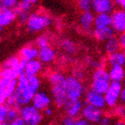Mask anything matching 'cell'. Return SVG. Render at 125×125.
Segmentation results:
<instances>
[{
	"label": "cell",
	"mask_w": 125,
	"mask_h": 125,
	"mask_svg": "<svg viewBox=\"0 0 125 125\" xmlns=\"http://www.w3.org/2000/svg\"><path fill=\"white\" fill-rule=\"evenodd\" d=\"M40 87L41 80L39 76L28 75L23 73L19 76L18 85L14 93L7 99L5 104L20 110L24 105L31 104L34 95L40 90Z\"/></svg>",
	"instance_id": "1"
},
{
	"label": "cell",
	"mask_w": 125,
	"mask_h": 125,
	"mask_svg": "<svg viewBox=\"0 0 125 125\" xmlns=\"http://www.w3.org/2000/svg\"><path fill=\"white\" fill-rule=\"evenodd\" d=\"M112 83V80L109 75L108 70L104 67H99L95 69L91 75L90 81V89L97 93L103 94L107 91L110 85Z\"/></svg>",
	"instance_id": "2"
},
{
	"label": "cell",
	"mask_w": 125,
	"mask_h": 125,
	"mask_svg": "<svg viewBox=\"0 0 125 125\" xmlns=\"http://www.w3.org/2000/svg\"><path fill=\"white\" fill-rule=\"evenodd\" d=\"M52 18L51 16L45 13L34 12L31 13L26 25L27 31L30 33H38L44 31L52 24Z\"/></svg>",
	"instance_id": "3"
},
{
	"label": "cell",
	"mask_w": 125,
	"mask_h": 125,
	"mask_svg": "<svg viewBox=\"0 0 125 125\" xmlns=\"http://www.w3.org/2000/svg\"><path fill=\"white\" fill-rule=\"evenodd\" d=\"M65 89H66L68 99H73V100L81 99L87 92L81 81L75 78L73 75L66 77Z\"/></svg>",
	"instance_id": "4"
},
{
	"label": "cell",
	"mask_w": 125,
	"mask_h": 125,
	"mask_svg": "<svg viewBox=\"0 0 125 125\" xmlns=\"http://www.w3.org/2000/svg\"><path fill=\"white\" fill-rule=\"evenodd\" d=\"M43 115L40 110L37 109L31 104L24 105L20 109V116L26 125H40L43 121Z\"/></svg>",
	"instance_id": "5"
},
{
	"label": "cell",
	"mask_w": 125,
	"mask_h": 125,
	"mask_svg": "<svg viewBox=\"0 0 125 125\" xmlns=\"http://www.w3.org/2000/svg\"><path fill=\"white\" fill-rule=\"evenodd\" d=\"M123 84L119 81H112L109 89L104 93V98L106 102V106L109 108H114L121 101V96L123 92Z\"/></svg>",
	"instance_id": "6"
},
{
	"label": "cell",
	"mask_w": 125,
	"mask_h": 125,
	"mask_svg": "<svg viewBox=\"0 0 125 125\" xmlns=\"http://www.w3.org/2000/svg\"><path fill=\"white\" fill-rule=\"evenodd\" d=\"M50 86V95L52 96L54 104L58 108H62L65 103L68 101V96L65 89V82L52 84Z\"/></svg>",
	"instance_id": "7"
},
{
	"label": "cell",
	"mask_w": 125,
	"mask_h": 125,
	"mask_svg": "<svg viewBox=\"0 0 125 125\" xmlns=\"http://www.w3.org/2000/svg\"><path fill=\"white\" fill-rule=\"evenodd\" d=\"M17 85L18 79H0V104H5L7 99L14 93Z\"/></svg>",
	"instance_id": "8"
},
{
	"label": "cell",
	"mask_w": 125,
	"mask_h": 125,
	"mask_svg": "<svg viewBox=\"0 0 125 125\" xmlns=\"http://www.w3.org/2000/svg\"><path fill=\"white\" fill-rule=\"evenodd\" d=\"M104 116L103 109L97 108L89 104H86L84 105L81 113V117L93 124H99Z\"/></svg>",
	"instance_id": "9"
},
{
	"label": "cell",
	"mask_w": 125,
	"mask_h": 125,
	"mask_svg": "<svg viewBox=\"0 0 125 125\" xmlns=\"http://www.w3.org/2000/svg\"><path fill=\"white\" fill-rule=\"evenodd\" d=\"M84 105L85 104L81 101V99H76V100L68 99V101L65 103L62 109H63V113L66 116L76 119L80 115H81Z\"/></svg>",
	"instance_id": "10"
},
{
	"label": "cell",
	"mask_w": 125,
	"mask_h": 125,
	"mask_svg": "<svg viewBox=\"0 0 125 125\" xmlns=\"http://www.w3.org/2000/svg\"><path fill=\"white\" fill-rule=\"evenodd\" d=\"M52 101L53 99L51 95H49L44 90H39L34 95L32 101H31V104L36 107L37 109L43 112L46 108L50 106Z\"/></svg>",
	"instance_id": "11"
},
{
	"label": "cell",
	"mask_w": 125,
	"mask_h": 125,
	"mask_svg": "<svg viewBox=\"0 0 125 125\" xmlns=\"http://www.w3.org/2000/svg\"><path fill=\"white\" fill-rule=\"evenodd\" d=\"M85 102H86V104H91V105H94V106L103 110L106 107V102H105L104 95L93 91L91 89H89V91H87L85 94Z\"/></svg>",
	"instance_id": "12"
},
{
	"label": "cell",
	"mask_w": 125,
	"mask_h": 125,
	"mask_svg": "<svg viewBox=\"0 0 125 125\" xmlns=\"http://www.w3.org/2000/svg\"><path fill=\"white\" fill-rule=\"evenodd\" d=\"M112 27L117 33L125 31V10L117 9L112 13Z\"/></svg>",
	"instance_id": "13"
},
{
	"label": "cell",
	"mask_w": 125,
	"mask_h": 125,
	"mask_svg": "<svg viewBox=\"0 0 125 125\" xmlns=\"http://www.w3.org/2000/svg\"><path fill=\"white\" fill-rule=\"evenodd\" d=\"M116 6L115 0H93L94 13H112Z\"/></svg>",
	"instance_id": "14"
},
{
	"label": "cell",
	"mask_w": 125,
	"mask_h": 125,
	"mask_svg": "<svg viewBox=\"0 0 125 125\" xmlns=\"http://www.w3.org/2000/svg\"><path fill=\"white\" fill-rule=\"evenodd\" d=\"M15 20H17V14L14 9H11V8L0 9V28L1 30L10 26Z\"/></svg>",
	"instance_id": "15"
},
{
	"label": "cell",
	"mask_w": 125,
	"mask_h": 125,
	"mask_svg": "<svg viewBox=\"0 0 125 125\" xmlns=\"http://www.w3.org/2000/svg\"><path fill=\"white\" fill-rule=\"evenodd\" d=\"M94 21H95V15L91 11H86L81 12V15L79 17V24L81 30L86 32L92 31L94 27Z\"/></svg>",
	"instance_id": "16"
},
{
	"label": "cell",
	"mask_w": 125,
	"mask_h": 125,
	"mask_svg": "<svg viewBox=\"0 0 125 125\" xmlns=\"http://www.w3.org/2000/svg\"><path fill=\"white\" fill-rule=\"evenodd\" d=\"M39 48L37 47L36 45H26L22 47L19 51V56L25 61H31L37 59L39 57Z\"/></svg>",
	"instance_id": "17"
},
{
	"label": "cell",
	"mask_w": 125,
	"mask_h": 125,
	"mask_svg": "<svg viewBox=\"0 0 125 125\" xmlns=\"http://www.w3.org/2000/svg\"><path fill=\"white\" fill-rule=\"evenodd\" d=\"M39 60L43 64H50L54 62L56 58V52L52 47H46L43 48H39Z\"/></svg>",
	"instance_id": "18"
},
{
	"label": "cell",
	"mask_w": 125,
	"mask_h": 125,
	"mask_svg": "<svg viewBox=\"0 0 125 125\" xmlns=\"http://www.w3.org/2000/svg\"><path fill=\"white\" fill-rule=\"evenodd\" d=\"M94 38L98 42H105L111 38L115 37V31L113 29V27H107L103 29H95L92 31Z\"/></svg>",
	"instance_id": "19"
},
{
	"label": "cell",
	"mask_w": 125,
	"mask_h": 125,
	"mask_svg": "<svg viewBox=\"0 0 125 125\" xmlns=\"http://www.w3.org/2000/svg\"><path fill=\"white\" fill-rule=\"evenodd\" d=\"M112 27V13H97L95 16L94 28L103 29Z\"/></svg>",
	"instance_id": "20"
},
{
	"label": "cell",
	"mask_w": 125,
	"mask_h": 125,
	"mask_svg": "<svg viewBox=\"0 0 125 125\" xmlns=\"http://www.w3.org/2000/svg\"><path fill=\"white\" fill-rule=\"evenodd\" d=\"M42 68H43V63L39 60V58L31 60L27 62L26 67L24 73L31 76H38L41 73Z\"/></svg>",
	"instance_id": "21"
},
{
	"label": "cell",
	"mask_w": 125,
	"mask_h": 125,
	"mask_svg": "<svg viewBox=\"0 0 125 125\" xmlns=\"http://www.w3.org/2000/svg\"><path fill=\"white\" fill-rule=\"evenodd\" d=\"M107 63L109 66H123L125 67V55L123 51H117L107 55Z\"/></svg>",
	"instance_id": "22"
},
{
	"label": "cell",
	"mask_w": 125,
	"mask_h": 125,
	"mask_svg": "<svg viewBox=\"0 0 125 125\" xmlns=\"http://www.w3.org/2000/svg\"><path fill=\"white\" fill-rule=\"evenodd\" d=\"M109 75L111 77L112 81H119L123 82L125 77V68L123 66H110L109 70Z\"/></svg>",
	"instance_id": "23"
},
{
	"label": "cell",
	"mask_w": 125,
	"mask_h": 125,
	"mask_svg": "<svg viewBox=\"0 0 125 125\" xmlns=\"http://www.w3.org/2000/svg\"><path fill=\"white\" fill-rule=\"evenodd\" d=\"M121 48L122 47L119 41V38H116L115 36L104 42V51L107 55L120 51Z\"/></svg>",
	"instance_id": "24"
},
{
	"label": "cell",
	"mask_w": 125,
	"mask_h": 125,
	"mask_svg": "<svg viewBox=\"0 0 125 125\" xmlns=\"http://www.w3.org/2000/svg\"><path fill=\"white\" fill-rule=\"evenodd\" d=\"M61 48L68 55H73L76 52V46L73 40L64 39L61 41Z\"/></svg>",
	"instance_id": "25"
},
{
	"label": "cell",
	"mask_w": 125,
	"mask_h": 125,
	"mask_svg": "<svg viewBox=\"0 0 125 125\" xmlns=\"http://www.w3.org/2000/svg\"><path fill=\"white\" fill-rule=\"evenodd\" d=\"M35 45L39 48H43V47L50 46V38L47 34H41L36 39Z\"/></svg>",
	"instance_id": "26"
},
{
	"label": "cell",
	"mask_w": 125,
	"mask_h": 125,
	"mask_svg": "<svg viewBox=\"0 0 125 125\" xmlns=\"http://www.w3.org/2000/svg\"><path fill=\"white\" fill-rule=\"evenodd\" d=\"M77 6L81 12L91 11L93 8V0H77Z\"/></svg>",
	"instance_id": "27"
},
{
	"label": "cell",
	"mask_w": 125,
	"mask_h": 125,
	"mask_svg": "<svg viewBox=\"0 0 125 125\" xmlns=\"http://www.w3.org/2000/svg\"><path fill=\"white\" fill-rule=\"evenodd\" d=\"M15 12L17 14V21L20 24H26L31 15V11H15Z\"/></svg>",
	"instance_id": "28"
},
{
	"label": "cell",
	"mask_w": 125,
	"mask_h": 125,
	"mask_svg": "<svg viewBox=\"0 0 125 125\" xmlns=\"http://www.w3.org/2000/svg\"><path fill=\"white\" fill-rule=\"evenodd\" d=\"M9 109L10 106L7 104H2L0 105V123H6Z\"/></svg>",
	"instance_id": "29"
},
{
	"label": "cell",
	"mask_w": 125,
	"mask_h": 125,
	"mask_svg": "<svg viewBox=\"0 0 125 125\" xmlns=\"http://www.w3.org/2000/svg\"><path fill=\"white\" fill-rule=\"evenodd\" d=\"M19 116H20V110L15 108V107L10 106V109H9V112H8V115H7L6 123L13 122V120H15L16 118H18Z\"/></svg>",
	"instance_id": "30"
},
{
	"label": "cell",
	"mask_w": 125,
	"mask_h": 125,
	"mask_svg": "<svg viewBox=\"0 0 125 125\" xmlns=\"http://www.w3.org/2000/svg\"><path fill=\"white\" fill-rule=\"evenodd\" d=\"M18 3V0H0V6H1V8L14 9L17 6Z\"/></svg>",
	"instance_id": "31"
},
{
	"label": "cell",
	"mask_w": 125,
	"mask_h": 125,
	"mask_svg": "<svg viewBox=\"0 0 125 125\" xmlns=\"http://www.w3.org/2000/svg\"><path fill=\"white\" fill-rule=\"evenodd\" d=\"M32 6H33V5H31L30 3L25 2L23 0H21V1H19L18 5L14 8V10L15 11H31Z\"/></svg>",
	"instance_id": "32"
},
{
	"label": "cell",
	"mask_w": 125,
	"mask_h": 125,
	"mask_svg": "<svg viewBox=\"0 0 125 125\" xmlns=\"http://www.w3.org/2000/svg\"><path fill=\"white\" fill-rule=\"evenodd\" d=\"M76 119L65 115L64 117L62 118V122H61L60 125H76Z\"/></svg>",
	"instance_id": "33"
},
{
	"label": "cell",
	"mask_w": 125,
	"mask_h": 125,
	"mask_svg": "<svg viewBox=\"0 0 125 125\" xmlns=\"http://www.w3.org/2000/svg\"><path fill=\"white\" fill-rule=\"evenodd\" d=\"M9 125H26V123H25V122H24L23 119L21 116H19L18 118H16L15 120H13V122L9 123Z\"/></svg>",
	"instance_id": "34"
},
{
	"label": "cell",
	"mask_w": 125,
	"mask_h": 125,
	"mask_svg": "<svg viewBox=\"0 0 125 125\" xmlns=\"http://www.w3.org/2000/svg\"><path fill=\"white\" fill-rule=\"evenodd\" d=\"M73 76H74L75 78L79 79L80 81H81V80H83L84 77H85V73L81 70H75L73 72Z\"/></svg>",
	"instance_id": "35"
},
{
	"label": "cell",
	"mask_w": 125,
	"mask_h": 125,
	"mask_svg": "<svg viewBox=\"0 0 125 125\" xmlns=\"http://www.w3.org/2000/svg\"><path fill=\"white\" fill-rule=\"evenodd\" d=\"M97 125H113L112 119L109 117V116H104L102 121L100 122V123Z\"/></svg>",
	"instance_id": "36"
},
{
	"label": "cell",
	"mask_w": 125,
	"mask_h": 125,
	"mask_svg": "<svg viewBox=\"0 0 125 125\" xmlns=\"http://www.w3.org/2000/svg\"><path fill=\"white\" fill-rule=\"evenodd\" d=\"M76 125H95L93 123H89L87 120H85L84 118H79L78 120L76 121Z\"/></svg>",
	"instance_id": "37"
},
{
	"label": "cell",
	"mask_w": 125,
	"mask_h": 125,
	"mask_svg": "<svg viewBox=\"0 0 125 125\" xmlns=\"http://www.w3.org/2000/svg\"><path fill=\"white\" fill-rule=\"evenodd\" d=\"M115 4L119 8L125 10V0H115Z\"/></svg>",
	"instance_id": "38"
},
{
	"label": "cell",
	"mask_w": 125,
	"mask_h": 125,
	"mask_svg": "<svg viewBox=\"0 0 125 125\" xmlns=\"http://www.w3.org/2000/svg\"><path fill=\"white\" fill-rule=\"evenodd\" d=\"M119 41H120V44H121L122 48H124L125 47V31L120 34V37H119Z\"/></svg>",
	"instance_id": "39"
},
{
	"label": "cell",
	"mask_w": 125,
	"mask_h": 125,
	"mask_svg": "<svg viewBox=\"0 0 125 125\" xmlns=\"http://www.w3.org/2000/svg\"><path fill=\"white\" fill-rule=\"evenodd\" d=\"M113 125H125V119L123 118H118L113 122Z\"/></svg>",
	"instance_id": "40"
},
{
	"label": "cell",
	"mask_w": 125,
	"mask_h": 125,
	"mask_svg": "<svg viewBox=\"0 0 125 125\" xmlns=\"http://www.w3.org/2000/svg\"><path fill=\"white\" fill-rule=\"evenodd\" d=\"M43 114H44V115H46V116H47V117H49V116H51V115H53V109L51 108V106L47 107V108H46V109L43 111Z\"/></svg>",
	"instance_id": "41"
},
{
	"label": "cell",
	"mask_w": 125,
	"mask_h": 125,
	"mask_svg": "<svg viewBox=\"0 0 125 125\" xmlns=\"http://www.w3.org/2000/svg\"><path fill=\"white\" fill-rule=\"evenodd\" d=\"M121 102H122V104H123L125 105V87L123 88V92H122V96H121Z\"/></svg>",
	"instance_id": "42"
},
{
	"label": "cell",
	"mask_w": 125,
	"mask_h": 125,
	"mask_svg": "<svg viewBox=\"0 0 125 125\" xmlns=\"http://www.w3.org/2000/svg\"><path fill=\"white\" fill-rule=\"evenodd\" d=\"M23 1H25V2H28V3H30L31 5H36V4L39 2V0H23Z\"/></svg>",
	"instance_id": "43"
},
{
	"label": "cell",
	"mask_w": 125,
	"mask_h": 125,
	"mask_svg": "<svg viewBox=\"0 0 125 125\" xmlns=\"http://www.w3.org/2000/svg\"><path fill=\"white\" fill-rule=\"evenodd\" d=\"M0 125H9V123H0Z\"/></svg>",
	"instance_id": "44"
},
{
	"label": "cell",
	"mask_w": 125,
	"mask_h": 125,
	"mask_svg": "<svg viewBox=\"0 0 125 125\" xmlns=\"http://www.w3.org/2000/svg\"><path fill=\"white\" fill-rule=\"evenodd\" d=\"M122 51H123V54H124V55H125V47H124V48H123V50H122Z\"/></svg>",
	"instance_id": "45"
},
{
	"label": "cell",
	"mask_w": 125,
	"mask_h": 125,
	"mask_svg": "<svg viewBox=\"0 0 125 125\" xmlns=\"http://www.w3.org/2000/svg\"><path fill=\"white\" fill-rule=\"evenodd\" d=\"M123 85H124V87H125V77H124V80H123Z\"/></svg>",
	"instance_id": "46"
}]
</instances>
